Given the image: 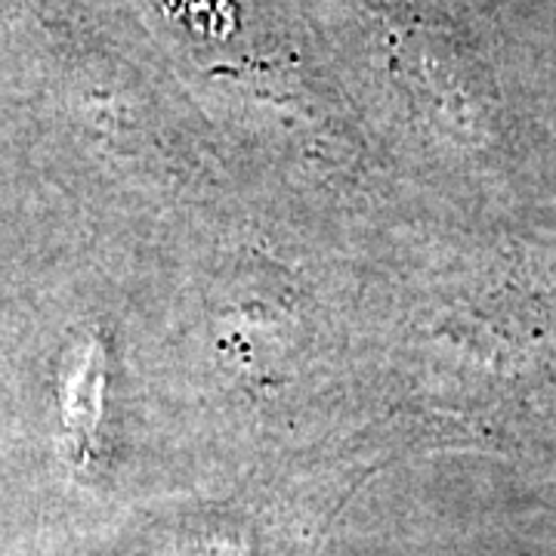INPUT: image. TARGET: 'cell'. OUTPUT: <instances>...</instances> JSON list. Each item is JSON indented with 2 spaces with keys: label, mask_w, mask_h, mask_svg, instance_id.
Segmentation results:
<instances>
[{
  "label": "cell",
  "mask_w": 556,
  "mask_h": 556,
  "mask_svg": "<svg viewBox=\"0 0 556 556\" xmlns=\"http://www.w3.org/2000/svg\"><path fill=\"white\" fill-rule=\"evenodd\" d=\"M167 7L179 13L192 28L207 35H229L236 28V13L229 0H167Z\"/></svg>",
  "instance_id": "1"
}]
</instances>
